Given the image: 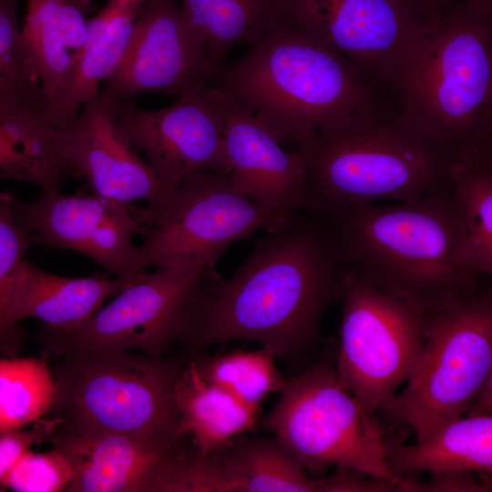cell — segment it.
<instances>
[{
	"label": "cell",
	"instance_id": "cell-1",
	"mask_svg": "<svg viewBox=\"0 0 492 492\" xmlns=\"http://www.w3.org/2000/svg\"><path fill=\"white\" fill-rule=\"evenodd\" d=\"M302 210L291 225L258 240L231 278L207 275L183 338L200 347L255 341L277 356L314 335L341 296L344 270L323 215Z\"/></svg>",
	"mask_w": 492,
	"mask_h": 492
},
{
	"label": "cell",
	"instance_id": "cell-2",
	"mask_svg": "<svg viewBox=\"0 0 492 492\" xmlns=\"http://www.w3.org/2000/svg\"><path fill=\"white\" fill-rule=\"evenodd\" d=\"M323 215L344 271L420 314L478 291L451 187L416 200Z\"/></svg>",
	"mask_w": 492,
	"mask_h": 492
},
{
	"label": "cell",
	"instance_id": "cell-3",
	"mask_svg": "<svg viewBox=\"0 0 492 492\" xmlns=\"http://www.w3.org/2000/svg\"><path fill=\"white\" fill-rule=\"evenodd\" d=\"M211 86L293 150L346 126L384 94L339 52L298 26L271 31L222 67Z\"/></svg>",
	"mask_w": 492,
	"mask_h": 492
},
{
	"label": "cell",
	"instance_id": "cell-4",
	"mask_svg": "<svg viewBox=\"0 0 492 492\" xmlns=\"http://www.w3.org/2000/svg\"><path fill=\"white\" fill-rule=\"evenodd\" d=\"M298 151L308 180L302 210L318 214L449 189L456 155L383 100Z\"/></svg>",
	"mask_w": 492,
	"mask_h": 492
},
{
	"label": "cell",
	"instance_id": "cell-5",
	"mask_svg": "<svg viewBox=\"0 0 492 492\" xmlns=\"http://www.w3.org/2000/svg\"><path fill=\"white\" fill-rule=\"evenodd\" d=\"M389 94L412 122L456 150L492 141V14L460 4L424 21Z\"/></svg>",
	"mask_w": 492,
	"mask_h": 492
},
{
	"label": "cell",
	"instance_id": "cell-6",
	"mask_svg": "<svg viewBox=\"0 0 492 492\" xmlns=\"http://www.w3.org/2000/svg\"><path fill=\"white\" fill-rule=\"evenodd\" d=\"M51 367L56 395L53 432L114 433L165 443L178 430L175 386L182 368L129 350H74Z\"/></svg>",
	"mask_w": 492,
	"mask_h": 492
},
{
	"label": "cell",
	"instance_id": "cell-7",
	"mask_svg": "<svg viewBox=\"0 0 492 492\" xmlns=\"http://www.w3.org/2000/svg\"><path fill=\"white\" fill-rule=\"evenodd\" d=\"M424 343L405 389L380 408L420 440L462 417L492 374V292L448 300L423 315Z\"/></svg>",
	"mask_w": 492,
	"mask_h": 492
},
{
	"label": "cell",
	"instance_id": "cell-8",
	"mask_svg": "<svg viewBox=\"0 0 492 492\" xmlns=\"http://www.w3.org/2000/svg\"><path fill=\"white\" fill-rule=\"evenodd\" d=\"M260 422L313 474L344 468L396 482L386 459V428L327 364L286 382Z\"/></svg>",
	"mask_w": 492,
	"mask_h": 492
},
{
	"label": "cell",
	"instance_id": "cell-9",
	"mask_svg": "<svg viewBox=\"0 0 492 492\" xmlns=\"http://www.w3.org/2000/svg\"><path fill=\"white\" fill-rule=\"evenodd\" d=\"M300 211L256 203L231 172H197L176 189L168 206L143 229L139 272L149 266L178 272L213 271L233 242L261 229L267 232L284 229Z\"/></svg>",
	"mask_w": 492,
	"mask_h": 492
},
{
	"label": "cell",
	"instance_id": "cell-10",
	"mask_svg": "<svg viewBox=\"0 0 492 492\" xmlns=\"http://www.w3.org/2000/svg\"><path fill=\"white\" fill-rule=\"evenodd\" d=\"M210 272L158 268L152 273L135 274L78 329L59 332L42 327L35 334L41 357L74 350H129L163 357L172 343L183 338L190 308Z\"/></svg>",
	"mask_w": 492,
	"mask_h": 492
},
{
	"label": "cell",
	"instance_id": "cell-11",
	"mask_svg": "<svg viewBox=\"0 0 492 492\" xmlns=\"http://www.w3.org/2000/svg\"><path fill=\"white\" fill-rule=\"evenodd\" d=\"M336 373L373 410L410 376L424 343L423 316L344 271Z\"/></svg>",
	"mask_w": 492,
	"mask_h": 492
},
{
	"label": "cell",
	"instance_id": "cell-12",
	"mask_svg": "<svg viewBox=\"0 0 492 492\" xmlns=\"http://www.w3.org/2000/svg\"><path fill=\"white\" fill-rule=\"evenodd\" d=\"M222 67L178 0H147L123 58L98 91L116 106L149 92L178 97L211 86Z\"/></svg>",
	"mask_w": 492,
	"mask_h": 492
},
{
	"label": "cell",
	"instance_id": "cell-13",
	"mask_svg": "<svg viewBox=\"0 0 492 492\" xmlns=\"http://www.w3.org/2000/svg\"><path fill=\"white\" fill-rule=\"evenodd\" d=\"M13 211L32 241L79 252L116 277L139 273L133 243L147 224L145 210L93 192H41L32 202L13 199Z\"/></svg>",
	"mask_w": 492,
	"mask_h": 492
},
{
	"label": "cell",
	"instance_id": "cell-14",
	"mask_svg": "<svg viewBox=\"0 0 492 492\" xmlns=\"http://www.w3.org/2000/svg\"><path fill=\"white\" fill-rule=\"evenodd\" d=\"M57 148L67 172L83 177L91 192L126 204L146 201L147 224L179 187L165 182L141 156L125 134L116 105L99 91L73 123L58 129Z\"/></svg>",
	"mask_w": 492,
	"mask_h": 492
},
{
	"label": "cell",
	"instance_id": "cell-15",
	"mask_svg": "<svg viewBox=\"0 0 492 492\" xmlns=\"http://www.w3.org/2000/svg\"><path fill=\"white\" fill-rule=\"evenodd\" d=\"M222 94L213 86L178 97L162 108L118 104L119 123L167 183L179 186L200 171L230 173L222 133Z\"/></svg>",
	"mask_w": 492,
	"mask_h": 492
},
{
	"label": "cell",
	"instance_id": "cell-16",
	"mask_svg": "<svg viewBox=\"0 0 492 492\" xmlns=\"http://www.w3.org/2000/svg\"><path fill=\"white\" fill-rule=\"evenodd\" d=\"M301 26L389 93L405 49L424 20L406 0H299Z\"/></svg>",
	"mask_w": 492,
	"mask_h": 492
},
{
	"label": "cell",
	"instance_id": "cell-17",
	"mask_svg": "<svg viewBox=\"0 0 492 492\" xmlns=\"http://www.w3.org/2000/svg\"><path fill=\"white\" fill-rule=\"evenodd\" d=\"M46 443L71 464L73 479L65 492H182L189 450L179 442L114 433L52 432Z\"/></svg>",
	"mask_w": 492,
	"mask_h": 492
},
{
	"label": "cell",
	"instance_id": "cell-18",
	"mask_svg": "<svg viewBox=\"0 0 492 492\" xmlns=\"http://www.w3.org/2000/svg\"><path fill=\"white\" fill-rule=\"evenodd\" d=\"M360 487V477L343 468L310 478L277 438H233L214 453L200 454L190 483L192 492H357Z\"/></svg>",
	"mask_w": 492,
	"mask_h": 492
},
{
	"label": "cell",
	"instance_id": "cell-19",
	"mask_svg": "<svg viewBox=\"0 0 492 492\" xmlns=\"http://www.w3.org/2000/svg\"><path fill=\"white\" fill-rule=\"evenodd\" d=\"M221 94L224 151L241 189L263 207L302 210L308 193L302 152L286 150L247 108Z\"/></svg>",
	"mask_w": 492,
	"mask_h": 492
},
{
	"label": "cell",
	"instance_id": "cell-20",
	"mask_svg": "<svg viewBox=\"0 0 492 492\" xmlns=\"http://www.w3.org/2000/svg\"><path fill=\"white\" fill-rule=\"evenodd\" d=\"M133 277L109 278L97 273L63 277L46 272L25 258L15 274L8 316L15 324L35 318L48 330L73 331L84 325Z\"/></svg>",
	"mask_w": 492,
	"mask_h": 492
},
{
	"label": "cell",
	"instance_id": "cell-21",
	"mask_svg": "<svg viewBox=\"0 0 492 492\" xmlns=\"http://www.w3.org/2000/svg\"><path fill=\"white\" fill-rule=\"evenodd\" d=\"M147 0H108L87 21L84 53L57 98L45 110L56 128L73 123L83 106L96 95L123 58L133 36L138 15Z\"/></svg>",
	"mask_w": 492,
	"mask_h": 492
},
{
	"label": "cell",
	"instance_id": "cell-22",
	"mask_svg": "<svg viewBox=\"0 0 492 492\" xmlns=\"http://www.w3.org/2000/svg\"><path fill=\"white\" fill-rule=\"evenodd\" d=\"M24 43L46 97L59 96L85 50L87 21L78 0H26ZM46 110V109H45Z\"/></svg>",
	"mask_w": 492,
	"mask_h": 492
},
{
	"label": "cell",
	"instance_id": "cell-23",
	"mask_svg": "<svg viewBox=\"0 0 492 492\" xmlns=\"http://www.w3.org/2000/svg\"><path fill=\"white\" fill-rule=\"evenodd\" d=\"M386 459L397 478L418 471L491 474L492 416L448 421L412 445L404 444L396 436H386Z\"/></svg>",
	"mask_w": 492,
	"mask_h": 492
},
{
	"label": "cell",
	"instance_id": "cell-24",
	"mask_svg": "<svg viewBox=\"0 0 492 492\" xmlns=\"http://www.w3.org/2000/svg\"><path fill=\"white\" fill-rule=\"evenodd\" d=\"M191 26L223 64L237 45L250 47L282 26H301L299 0H179Z\"/></svg>",
	"mask_w": 492,
	"mask_h": 492
},
{
	"label": "cell",
	"instance_id": "cell-25",
	"mask_svg": "<svg viewBox=\"0 0 492 492\" xmlns=\"http://www.w3.org/2000/svg\"><path fill=\"white\" fill-rule=\"evenodd\" d=\"M178 430L195 449L210 455L254 427L260 408L248 405L206 381L194 362L181 369L175 386Z\"/></svg>",
	"mask_w": 492,
	"mask_h": 492
},
{
	"label": "cell",
	"instance_id": "cell-26",
	"mask_svg": "<svg viewBox=\"0 0 492 492\" xmlns=\"http://www.w3.org/2000/svg\"><path fill=\"white\" fill-rule=\"evenodd\" d=\"M57 132L41 111L0 105V179L58 190L67 170Z\"/></svg>",
	"mask_w": 492,
	"mask_h": 492
},
{
	"label": "cell",
	"instance_id": "cell-27",
	"mask_svg": "<svg viewBox=\"0 0 492 492\" xmlns=\"http://www.w3.org/2000/svg\"><path fill=\"white\" fill-rule=\"evenodd\" d=\"M451 192L461 217L472 264L492 272V141L456 149Z\"/></svg>",
	"mask_w": 492,
	"mask_h": 492
},
{
	"label": "cell",
	"instance_id": "cell-28",
	"mask_svg": "<svg viewBox=\"0 0 492 492\" xmlns=\"http://www.w3.org/2000/svg\"><path fill=\"white\" fill-rule=\"evenodd\" d=\"M56 384L47 359H0V432L23 429L46 417Z\"/></svg>",
	"mask_w": 492,
	"mask_h": 492
},
{
	"label": "cell",
	"instance_id": "cell-29",
	"mask_svg": "<svg viewBox=\"0 0 492 492\" xmlns=\"http://www.w3.org/2000/svg\"><path fill=\"white\" fill-rule=\"evenodd\" d=\"M274 357L272 351L262 347L253 352L201 356L193 362L206 381L260 408L267 395L281 392L287 382L276 368Z\"/></svg>",
	"mask_w": 492,
	"mask_h": 492
},
{
	"label": "cell",
	"instance_id": "cell-30",
	"mask_svg": "<svg viewBox=\"0 0 492 492\" xmlns=\"http://www.w3.org/2000/svg\"><path fill=\"white\" fill-rule=\"evenodd\" d=\"M18 3L0 0V105L45 114L46 97L24 43Z\"/></svg>",
	"mask_w": 492,
	"mask_h": 492
},
{
	"label": "cell",
	"instance_id": "cell-31",
	"mask_svg": "<svg viewBox=\"0 0 492 492\" xmlns=\"http://www.w3.org/2000/svg\"><path fill=\"white\" fill-rule=\"evenodd\" d=\"M14 195L0 193V354L19 356L26 333L8 316L9 302L15 272L33 242L13 211Z\"/></svg>",
	"mask_w": 492,
	"mask_h": 492
},
{
	"label": "cell",
	"instance_id": "cell-32",
	"mask_svg": "<svg viewBox=\"0 0 492 492\" xmlns=\"http://www.w3.org/2000/svg\"><path fill=\"white\" fill-rule=\"evenodd\" d=\"M73 479L67 457L53 447L45 453L26 450L3 481L1 487L16 492H65Z\"/></svg>",
	"mask_w": 492,
	"mask_h": 492
},
{
	"label": "cell",
	"instance_id": "cell-33",
	"mask_svg": "<svg viewBox=\"0 0 492 492\" xmlns=\"http://www.w3.org/2000/svg\"><path fill=\"white\" fill-rule=\"evenodd\" d=\"M472 470L446 471L431 474L428 482L417 479L415 474L406 475L396 481L395 491L406 492H484L491 491V474L482 473L479 477Z\"/></svg>",
	"mask_w": 492,
	"mask_h": 492
},
{
	"label": "cell",
	"instance_id": "cell-34",
	"mask_svg": "<svg viewBox=\"0 0 492 492\" xmlns=\"http://www.w3.org/2000/svg\"><path fill=\"white\" fill-rule=\"evenodd\" d=\"M55 425V420L46 415L28 430L23 428L0 432V487L21 456L31 446L46 442Z\"/></svg>",
	"mask_w": 492,
	"mask_h": 492
},
{
	"label": "cell",
	"instance_id": "cell-35",
	"mask_svg": "<svg viewBox=\"0 0 492 492\" xmlns=\"http://www.w3.org/2000/svg\"><path fill=\"white\" fill-rule=\"evenodd\" d=\"M424 20L444 14L460 4H467L477 9L492 14V0H406Z\"/></svg>",
	"mask_w": 492,
	"mask_h": 492
},
{
	"label": "cell",
	"instance_id": "cell-36",
	"mask_svg": "<svg viewBox=\"0 0 492 492\" xmlns=\"http://www.w3.org/2000/svg\"><path fill=\"white\" fill-rule=\"evenodd\" d=\"M492 413V374H490L473 403L466 411V416H487Z\"/></svg>",
	"mask_w": 492,
	"mask_h": 492
}]
</instances>
